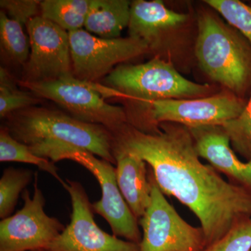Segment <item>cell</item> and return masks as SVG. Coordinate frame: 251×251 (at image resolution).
<instances>
[{"instance_id":"1","label":"cell","mask_w":251,"mask_h":251,"mask_svg":"<svg viewBox=\"0 0 251 251\" xmlns=\"http://www.w3.org/2000/svg\"><path fill=\"white\" fill-rule=\"evenodd\" d=\"M159 126L161 130L148 133L128 124L111 133L112 154L124 151L146 162L163 194L174 196L197 216L207 247L251 218V193L200 160L187 127Z\"/></svg>"},{"instance_id":"2","label":"cell","mask_w":251,"mask_h":251,"mask_svg":"<svg viewBox=\"0 0 251 251\" xmlns=\"http://www.w3.org/2000/svg\"><path fill=\"white\" fill-rule=\"evenodd\" d=\"M6 119L3 126L13 138L29 148L69 144L116 164L112 133L103 126L80 121L59 110L36 106L14 112Z\"/></svg>"},{"instance_id":"3","label":"cell","mask_w":251,"mask_h":251,"mask_svg":"<svg viewBox=\"0 0 251 251\" xmlns=\"http://www.w3.org/2000/svg\"><path fill=\"white\" fill-rule=\"evenodd\" d=\"M29 149L37 156L54 163L72 160L88 170L99 181L102 193L100 201L92 204L94 212L108 223L113 235L140 244L142 237L139 221L120 192L113 164L97 158L87 150L69 144H49Z\"/></svg>"},{"instance_id":"4","label":"cell","mask_w":251,"mask_h":251,"mask_svg":"<svg viewBox=\"0 0 251 251\" xmlns=\"http://www.w3.org/2000/svg\"><path fill=\"white\" fill-rule=\"evenodd\" d=\"M196 55L206 74L234 92H242L251 74V61L240 39L219 18H198Z\"/></svg>"},{"instance_id":"5","label":"cell","mask_w":251,"mask_h":251,"mask_svg":"<svg viewBox=\"0 0 251 251\" xmlns=\"http://www.w3.org/2000/svg\"><path fill=\"white\" fill-rule=\"evenodd\" d=\"M105 82L129 99L148 105L155 100L203 97L211 92L210 85L187 80L173 64L158 57L137 65L117 66Z\"/></svg>"},{"instance_id":"6","label":"cell","mask_w":251,"mask_h":251,"mask_svg":"<svg viewBox=\"0 0 251 251\" xmlns=\"http://www.w3.org/2000/svg\"><path fill=\"white\" fill-rule=\"evenodd\" d=\"M18 84L39 98L57 103L74 118L103 126L110 133L129 124L128 116L121 107L105 101L98 83L84 82L71 75L44 82L21 80Z\"/></svg>"},{"instance_id":"7","label":"cell","mask_w":251,"mask_h":251,"mask_svg":"<svg viewBox=\"0 0 251 251\" xmlns=\"http://www.w3.org/2000/svg\"><path fill=\"white\" fill-rule=\"evenodd\" d=\"M151 202L139 225L143 231L140 251H201L206 247L202 227L184 221L165 198L150 168Z\"/></svg>"},{"instance_id":"8","label":"cell","mask_w":251,"mask_h":251,"mask_svg":"<svg viewBox=\"0 0 251 251\" xmlns=\"http://www.w3.org/2000/svg\"><path fill=\"white\" fill-rule=\"evenodd\" d=\"M22 209L0 221V251H33L48 249L66 227L44 210L46 198L35 175L32 197L22 193Z\"/></svg>"},{"instance_id":"9","label":"cell","mask_w":251,"mask_h":251,"mask_svg":"<svg viewBox=\"0 0 251 251\" xmlns=\"http://www.w3.org/2000/svg\"><path fill=\"white\" fill-rule=\"evenodd\" d=\"M73 75L87 82H95L109 75L115 65L147 53L145 41L128 36L108 39L92 35L84 29L69 32Z\"/></svg>"},{"instance_id":"10","label":"cell","mask_w":251,"mask_h":251,"mask_svg":"<svg viewBox=\"0 0 251 251\" xmlns=\"http://www.w3.org/2000/svg\"><path fill=\"white\" fill-rule=\"evenodd\" d=\"M72 201L70 224L54 241L49 251H140L139 244L119 239L96 224L92 204L79 181L66 179L62 184Z\"/></svg>"},{"instance_id":"11","label":"cell","mask_w":251,"mask_h":251,"mask_svg":"<svg viewBox=\"0 0 251 251\" xmlns=\"http://www.w3.org/2000/svg\"><path fill=\"white\" fill-rule=\"evenodd\" d=\"M25 27L30 52L21 81L49 82L74 75L69 32L41 16Z\"/></svg>"},{"instance_id":"12","label":"cell","mask_w":251,"mask_h":251,"mask_svg":"<svg viewBox=\"0 0 251 251\" xmlns=\"http://www.w3.org/2000/svg\"><path fill=\"white\" fill-rule=\"evenodd\" d=\"M148 105L149 122L158 129L155 125L163 123L187 128L223 126L239 117L246 104L231 94H220L204 98L155 100Z\"/></svg>"},{"instance_id":"13","label":"cell","mask_w":251,"mask_h":251,"mask_svg":"<svg viewBox=\"0 0 251 251\" xmlns=\"http://www.w3.org/2000/svg\"><path fill=\"white\" fill-rule=\"evenodd\" d=\"M198 155L227 176L229 182L251 193V158L241 161L230 148V140L222 126L188 128Z\"/></svg>"},{"instance_id":"14","label":"cell","mask_w":251,"mask_h":251,"mask_svg":"<svg viewBox=\"0 0 251 251\" xmlns=\"http://www.w3.org/2000/svg\"><path fill=\"white\" fill-rule=\"evenodd\" d=\"M188 18L168 9L159 0H135L130 4L129 36L145 41L153 49L165 33L184 24Z\"/></svg>"},{"instance_id":"15","label":"cell","mask_w":251,"mask_h":251,"mask_svg":"<svg viewBox=\"0 0 251 251\" xmlns=\"http://www.w3.org/2000/svg\"><path fill=\"white\" fill-rule=\"evenodd\" d=\"M116 161L117 184L122 196L139 221L151 202V184L148 177V163L132 153H113Z\"/></svg>"},{"instance_id":"16","label":"cell","mask_w":251,"mask_h":251,"mask_svg":"<svg viewBox=\"0 0 251 251\" xmlns=\"http://www.w3.org/2000/svg\"><path fill=\"white\" fill-rule=\"evenodd\" d=\"M130 4L127 0H90L84 27L103 39L120 38L129 25Z\"/></svg>"},{"instance_id":"17","label":"cell","mask_w":251,"mask_h":251,"mask_svg":"<svg viewBox=\"0 0 251 251\" xmlns=\"http://www.w3.org/2000/svg\"><path fill=\"white\" fill-rule=\"evenodd\" d=\"M90 4V0H44L41 1L40 16L72 32L85 26Z\"/></svg>"},{"instance_id":"18","label":"cell","mask_w":251,"mask_h":251,"mask_svg":"<svg viewBox=\"0 0 251 251\" xmlns=\"http://www.w3.org/2000/svg\"><path fill=\"white\" fill-rule=\"evenodd\" d=\"M0 46L1 54L10 62L24 67L29 59L30 43L21 23L0 11Z\"/></svg>"},{"instance_id":"19","label":"cell","mask_w":251,"mask_h":251,"mask_svg":"<svg viewBox=\"0 0 251 251\" xmlns=\"http://www.w3.org/2000/svg\"><path fill=\"white\" fill-rule=\"evenodd\" d=\"M0 161L34 165L41 171L52 175L61 184L64 181L60 177L54 162L36 155L27 145L13 138L4 126H1L0 130Z\"/></svg>"},{"instance_id":"20","label":"cell","mask_w":251,"mask_h":251,"mask_svg":"<svg viewBox=\"0 0 251 251\" xmlns=\"http://www.w3.org/2000/svg\"><path fill=\"white\" fill-rule=\"evenodd\" d=\"M36 173L24 168H6L0 179V218L4 219L14 212L18 198L30 184Z\"/></svg>"},{"instance_id":"21","label":"cell","mask_w":251,"mask_h":251,"mask_svg":"<svg viewBox=\"0 0 251 251\" xmlns=\"http://www.w3.org/2000/svg\"><path fill=\"white\" fill-rule=\"evenodd\" d=\"M41 99L30 92L19 90L16 81L4 68H0V117L6 118L11 114L36 106Z\"/></svg>"},{"instance_id":"22","label":"cell","mask_w":251,"mask_h":251,"mask_svg":"<svg viewBox=\"0 0 251 251\" xmlns=\"http://www.w3.org/2000/svg\"><path fill=\"white\" fill-rule=\"evenodd\" d=\"M236 152L247 161L251 158V97L241 115L222 126Z\"/></svg>"},{"instance_id":"23","label":"cell","mask_w":251,"mask_h":251,"mask_svg":"<svg viewBox=\"0 0 251 251\" xmlns=\"http://www.w3.org/2000/svg\"><path fill=\"white\" fill-rule=\"evenodd\" d=\"M229 24L241 31L251 44V7L237 0H206Z\"/></svg>"},{"instance_id":"24","label":"cell","mask_w":251,"mask_h":251,"mask_svg":"<svg viewBox=\"0 0 251 251\" xmlns=\"http://www.w3.org/2000/svg\"><path fill=\"white\" fill-rule=\"evenodd\" d=\"M201 251H251V218L235 225L221 239Z\"/></svg>"},{"instance_id":"25","label":"cell","mask_w":251,"mask_h":251,"mask_svg":"<svg viewBox=\"0 0 251 251\" xmlns=\"http://www.w3.org/2000/svg\"><path fill=\"white\" fill-rule=\"evenodd\" d=\"M41 1L38 0H1L0 6L8 17L27 25L32 18L40 16Z\"/></svg>"},{"instance_id":"26","label":"cell","mask_w":251,"mask_h":251,"mask_svg":"<svg viewBox=\"0 0 251 251\" xmlns=\"http://www.w3.org/2000/svg\"><path fill=\"white\" fill-rule=\"evenodd\" d=\"M33 251H49V250H46V249H41V250H36Z\"/></svg>"}]
</instances>
